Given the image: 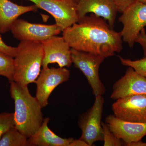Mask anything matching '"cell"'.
<instances>
[{
  "label": "cell",
  "instance_id": "cell-26",
  "mask_svg": "<svg viewBox=\"0 0 146 146\" xmlns=\"http://www.w3.org/2000/svg\"><path fill=\"white\" fill-rule=\"evenodd\" d=\"M127 146H146V143H144L142 140H140L137 142L131 143Z\"/></svg>",
  "mask_w": 146,
  "mask_h": 146
},
{
  "label": "cell",
  "instance_id": "cell-11",
  "mask_svg": "<svg viewBox=\"0 0 146 146\" xmlns=\"http://www.w3.org/2000/svg\"><path fill=\"white\" fill-rule=\"evenodd\" d=\"M44 51L42 68L57 63L60 68L70 67L72 64L71 48L63 36L55 35L42 41Z\"/></svg>",
  "mask_w": 146,
  "mask_h": 146
},
{
  "label": "cell",
  "instance_id": "cell-1",
  "mask_svg": "<svg viewBox=\"0 0 146 146\" xmlns=\"http://www.w3.org/2000/svg\"><path fill=\"white\" fill-rule=\"evenodd\" d=\"M62 36L71 48L100 55L113 56L123 49L121 32L110 28L103 18L91 13L65 29Z\"/></svg>",
  "mask_w": 146,
  "mask_h": 146
},
{
  "label": "cell",
  "instance_id": "cell-13",
  "mask_svg": "<svg viewBox=\"0 0 146 146\" xmlns=\"http://www.w3.org/2000/svg\"><path fill=\"white\" fill-rule=\"evenodd\" d=\"M110 131L124 143V146L142 140L146 135V123L129 122L120 119L114 115L108 116L105 119Z\"/></svg>",
  "mask_w": 146,
  "mask_h": 146
},
{
  "label": "cell",
  "instance_id": "cell-15",
  "mask_svg": "<svg viewBox=\"0 0 146 146\" xmlns=\"http://www.w3.org/2000/svg\"><path fill=\"white\" fill-rule=\"evenodd\" d=\"M38 8L35 4L20 5L9 0H0V34L10 31L18 17L29 12H36Z\"/></svg>",
  "mask_w": 146,
  "mask_h": 146
},
{
  "label": "cell",
  "instance_id": "cell-23",
  "mask_svg": "<svg viewBox=\"0 0 146 146\" xmlns=\"http://www.w3.org/2000/svg\"><path fill=\"white\" fill-rule=\"evenodd\" d=\"M115 4L118 12L123 13L127 8L136 0H112Z\"/></svg>",
  "mask_w": 146,
  "mask_h": 146
},
{
  "label": "cell",
  "instance_id": "cell-28",
  "mask_svg": "<svg viewBox=\"0 0 146 146\" xmlns=\"http://www.w3.org/2000/svg\"><path fill=\"white\" fill-rule=\"evenodd\" d=\"M75 1H76V2L77 3L78 2L79 0H75Z\"/></svg>",
  "mask_w": 146,
  "mask_h": 146
},
{
  "label": "cell",
  "instance_id": "cell-9",
  "mask_svg": "<svg viewBox=\"0 0 146 146\" xmlns=\"http://www.w3.org/2000/svg\"><path fill=\"white\" fill-rule=\"evenodd\" d=\"M70 75V71L66 68H42L35 82L36 86L35 98L42 108L48 104L49 98L54 89L68 81Z\"/></svg>",
  "mask_w": 146,
  "mask_h": 146
},
{
  "label": "cell",
  "instance_id": "cell-12",
  "mask_svg": "<svg viewBox=\"0 0 146 146\" xmlns=\"http://www.w3.org/2000/svg\"><path fill=\"white\" fill-rule=\"evenodd\" d=\"M146 94V78L129 67L125 74L112 86L110 98L117 100L131 95Z\"/></svg>",
  "mask_w": 146,
  "mask_h": 146
},
{
  "label": "cell",
  "instance_id": "cell-6",
  "mask_svg": "<svg viewBox=\"0 0 146 146\" xmlns=\"http://www.w3.org/2000/svg\"><path fill=\"white\" fill-rule=\"evenodd\" d=\"M50 14L61 31L78 22L75 0H27Z\"/></svg>",
  "mask_w": 146,
  "mask_h": 146
},
{
  "label": "cell",
  "instance_id": "cell-24",
  "mask_svg": "<svg viewBox=\"0 0 146 146\" xmlns=\"http://www.w3.org/2000/svg\"><path fill=\"white\" fill-rule=\"evenodd\" d=\"M135 42L142 46L144 51V57L146 56V33L145 28L143 29L136 37Z\"/></svg>",
  "mask_w": 146,
  "mask_h": 146
},
{
  "label": "cell",
  "instance_id": "cell-14",
  "mask_svg": "<svg viewBox=\"0 0 146 146\" xmlns=\"http://www.w3.org/2000/svg\"><path fill=\"white\" fill-rule=\"evenodd\" d=\"M77 9L79 20L87 13H94L108 21L110 28L114 29L118 11L112 0H79Z\"/></svg>",
  "mask_w": 146,
  "mask_h": 146
},
{
  "label": "cell",
  "instance_id": "cell-25",
  "mask_svg": "<svg viewBox=\"0 0 146 146\" xmlns=\"http://www.w3.org/2000/svg\"><path fill=\"white\" fill-rule=\"evenodd\" d=\"M69 146H89L86 142L81 139L78 140H74L70 143Z\"/></svg>",
  "mask_w": 146,
  "mask_h": 146
},
{
  "label": "cell",
  "instance_id": "cell-16",
  "mask_svg": "<svg viewBox=\"0 0 146 146\" xmlns=\"http://www.w3.org/2000/svg\"><path fill=\"white\" fill-rule=\"evenodd\" d=\"M50 118L44 119L38 130L28 138L29 146H69L74 138H61L48 126Z\"/></svg>",
  "mask_w": 146,
  "mask_h": 146
},
{
  "label": "cell",
  "instance_id": "cell-21",
  "mask_svg": "<svg viewBox=\"0 0 146 146\" xmlns=\"http://www.w3.org/2000/svg\"><path fill=\"white\" fill-rule=\"evenodd\" d=\"M14 126V113L4 112L0 114V139L7 130Z\"/></svg>",
  "mask_w": 146,
  "mask_h": 146
},
{
  "label": "cell",
  "instance_id": "cell-22",
  "mask_svg": "<svg viewBox=\"0 0 146 146\" xmlns=\"http://www.w3.org/2000/svg\"><path fill=\"white\" fill-rule=\"evenodd\" d=\"M0 51L14 58L16 54V47H12L6 44L0 35Z\"/></svg>",
  "mask_w": 146,
  "mask_h": 146
},
{
  "label": "cell",
  "instance_id": "cell-7",
  "mask_svg": "<svg viewBox=\"0 0 146 146\" xmlns=\"http://www.w3.org/2000/svg\"><path fill=\"white\" fill-rule=\"evenodd\" d=\"M122 13L118 19L123 25L122 40L132 48L138 34L146 26V4L136 0Z\"/></svg>",
  "mask_w": 146,
  "mask_h": 146
},
{
  "label": "cell",
  "instance_id": "cell-18",
  "mask_svg": "<svg viewBox=\"0 0 146 146\" xmlns=\"http://www.w3.org/2000/svg\"><path fill=\"white\" fill-rule=\"evenodd\" d=\"M14 58L0 51V76L6 78L9 82L13 81Z\"/></svg>",
  "mask_w": 146,
  "mask_h": 146
},
{
  "label": "cell",
  "instance_id": "cell-8",
  "mask_svg": "<svg viewBox=\"0 0 146 146\" xmlns=\"http://www.w3.org/2000/svg\"><path fill=\"white\" fill-rule=\"evenodd\" d=\"M113 115L120 119L146 123V94L131 95L116 100L112 105Z\"/></svg>",
  "mask_w": 146,
  "mask_h": 146
},
{
  "label": "cell",
  "instance_id": "cell-17",
  "mask_svg": "<svg viewBox=\"0 0 146 146\" xmlns=\"http://www.w3.org/2000/svg\"><path fill=\"white\" fill-rule=\"evenodd\" d=\"M29 146L28 138L15 126L9 129L0 139V146Z\"/></svg>",
  "mask_w": 146,
  "mask_h": 146
},
{
  "label": "cell",
  "instance_id": "cell-20",
  "mask_svg": "<svg viewBox=\"0 0 146 146\" xmlns=\"http://www.w3.org/2000/svg\"><path fill=\"white\" fill-rule=\"evenodd\" d=\"M104 146H124V143L117 138L110 129L106 123L102 122Z\"/></svg>",
  "mask_w": 146,
  "mask_h": 146
},
{
  "label": "cell",
  "instance_id": "cell-2",
  "mask_svg": "<svg viewBox=\"0 0 146 146\" xmlns=\"http://www.w3.org/2000/svg\"><path fill=\"white\" fill-rule=\"evenodd\" d=\"M9 82V92L15 104V127L29 138L36 133L43 123L42 108L36 98L31 96L28 86L14 81Z\"/></svg>",
  "mask_w": 146,
  "mask_h": 146
},
{
  "label": "cell",
  "instance_id": "cell-19",
  "mask_svg": "<svg viewBox=\"0 0 146 146\" xmlns=\"http://www.w3.org/2000/svg\"><path fill=\"white\" fill-rule=\"evenodd\" d=\"M119 58L123 65L131 67L136 72L146 78V56L139 60H134L125 59L121 56H119Z\"/></svg>",
  "mask_w": 146,
  "mask_h": 146
},
{
  "label": "cell",
  "instance_id": "cell-27",
  "mask_svg": "<svg viewBox=\"0 0 146 146\" xmlns=\"http://www.w3.org/2000/svg\"><path fill=\"white\" fill-rule=\"evenodd\" d=\"M138 1H140L141 2L143 3L146 4V0H138Z\"/></svg>",
  "mask_w": 146,
  "mask_h": 146
},
{
  "label": "cell",
  "instance_id": "cell-4",
  "mask_svg": "<svg viewBox=\"0 0 146 146\" xmlns=\"http://www.w3.org/2000/svg\"><path fill=\"white\" fill-rule=\"evenodd\" d=\"M71 56L75 67L79 69L86 77L95 97L102 96L105 93L106 88L100 79L99 70L105 57L72 48Z\"/></svg>",
  "mask_w": 146,
  "mask_h": 146
},
{
  "label": "cell",
  "instance_id": "cell-5",
  "mask_svg": "<svg viewBox=\"0 0 146 146\" xmlns=\"http://www.w3.org/2000/svg\"><path fill=\"white\" fill-rule=\"evenodd\" d=\"M104 99L102 96L96 97L93 106L80 116L78 125L82 133L80 139L89 146L97 141H103L102 118Z\"/></svg>",
  "mask_w": 146,
  "mask_h": 146
},
{
  "label": "cell",
  "instance_id": "cell-10",
  "mask_svg": "<svg viewBox=\"0 0 146 146\" xmlns=\"http://www.w3.org/2000/svg\"><path fill=\"white\" fill-rule=\"evenodd\" d=\"M14 38L21 42L31 41L41 42L62 32L56 24L54 25L33 23L22 19L16 20L11 30Z\"/></svg>",
  "mask_w": 146,
  "mask_h": 146
},
{
  "label": "cell",
  "instance_id": "cell-3",
  "mask_svg": "<svg viewBox=\"0 0 146 146\" xmlns=\"http://www.w3.org/2000/svg\"><path fill=\"white\" fill-rule=\"evenodd\" d=\"M43 57L41 42L21 41L13 58V81L25 86L35 83L41 72Z\"/></svg>",
  "mask_w": 146,
  "mask_h": 146
}]
</instances>
